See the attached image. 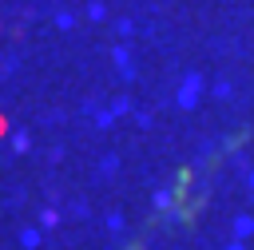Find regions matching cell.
Returning <instances> with one entry per match:
<instances>
[{
  "label": "cell",
  "instance_id": "6da1fadb",
  "mask_svg": "<svg viewBox=\"0 0 254 250\" xmlns=\"http://www.w3.org/2000/svg\"><path fill=\"white\" fill-rule=\"evenodd\" d=\"M250 230H254V218H238V222H234V234H238V238H246Z\"/></svg>",
  "mask_w": 254,
  "mask_h": 250
},
{
  "label": "cell",
  "instance_id": "7a4b0ae2",
  "mask_svg": "<svg viewBox=\"0 0 254 250\" xmlns=\"http://www.w3.org/2000/svg\"><path fill=\"white\" fill-rule=\"evenodd\" d=\"M179 99H183V103H194V79H190V83L179 91Z\"/></svg>",
  "mask_w": 254,
  "mask_h": 250
},
{
  "label": "cell",
  "instance_id": "3957f363",
  "mask_svg": "<svg viewBox=\"0 0 254 250\" xmlns=\"http://www.w3.org/2000/svg\"><path fill=\"white\" fill-rule=\"evenodd\" d=\"M230 250H242V246H238V242H234V246H230Z\"/></svg>",
  "mask_w": 254,
  "mask_h": 250
}]
</instances>
